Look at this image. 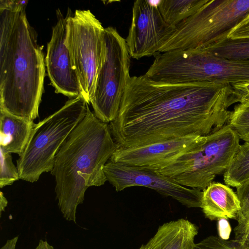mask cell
I'll return each instance as SVG.
<instances>
[{"label": "cell", "instance_id": "obj_18", "mask_svg": "<svg viewBox=\"0 0 249 249\" xmlns=\"http://www.w3.org/2000/svg\"><path fill=\"white\" fill-rule=\"evenodd\" d=\"M225 183L238 187L249 181V142L239 145L223 173Z\"/></svg>", "mask_w": 249, "mask_h": 249}, {"label": "cell", "instance_id": "obj_12", "mask_svg": "<svg viewBox=\"0 0 249 249\" xmlns=\"http://www.w3.org/2000/svg\"><path fill=\"white\" fill-rule=\"evenodd\" d=\"M205 136H187L144 146H118L109 160L152 171L160 169L203 143Z\"/></svg>", "mask_w": 249, "mask_h": 249}, {"label": "cell", "instance_id": "obj_20", "mask_svg": "<svg viewBox=\"0 0 249 249\" xmlns=\"http://www.w3.org/2000/svg\"><path fill=\"white\" fill-rule=\"evenodd\" d=\"M239 139L249 142V103H239L230 112L227 124Z\"/></svg>", "mask_w": 249, "mask_h": 249}, {"label": "cell", "instance_id": "obj_5", "mask_svg": "<svg viewBox=\"0 0 249 249\" xmlns=\"http://www.w3.org/2000/svg\"><path fill=\"white\" fill-rule=\"evenodd\" d=\"M239 139L226 124L207 135L205 142L198 147L154 171L183 186L203 191L216 176L224 173L240 145Z\"/></svg>", "mask_w": 249, "mask_h": 249}, {"label": "cell", "instance_id": "obj_1", "mask_svg": "<svg viewBox=\"0 0 249 249\" xmlns=\"http://www.w3.org/2000/svg\"><path fill=\"white\" fill-rule=\"evenodd\" d=\"M233 88L217 83H164L130 76L116 118L109 124L125 148L205 136L227 124L237 103Z\"/></svg>", "mask_w": 249, "mask_h": 249}, {"label": "cell", "instance_id": "obj_10", "mask_svg": "<svg viewBox=\"0 0 249 249\" xmlns=\"http://www.w3.org/2000/svg\"><path fill=\"white\" fill-rule=\"evenodd\" d=\"M104 171L107 181L117 192L132 186L145 187L188 208H201L202 191L183 186L173 178L151 170L108 160Z\"/></svg>", "mask_w": 249, "mask_h": 249}, {"label": "cell", "instance_id": "obj_2", "mask_svg": "<svg viewBox=\"0 0 249 249\" xmlns=\"http://www.w3.org/2000/svg\"><path fill=\"white\" fill-rule=\"evenodd\" d=\"M25 10H0V110L30 121L38 116L45 62Z\"/></svg>", "mask_w": 249, "mask_h": 249}, {"label": "cell", "instance_id": "obj_15", "mask_svg": "<svg viewBox=\"0 0 249 249\" xmlns=\"http://www.w3.org/2000/svg\"><path fill=\"white\" fill-rule=\"evenodd\" d=\"M201 208L210 220L237 219L241 209L236 194L229 186L213 182L202 191Z\"/></svg>", "mask_w": 249, "mask_h": 249}, {"label": "cell", "instance_id": "obj_31", "mask_svg": "<svg viewBox=\"0 0 249 249\" xmlns=\"http://www.w3.org/2000/svg\"><path fill=\"white\" fill-rule=\"evenodd\" d=\"M248 225H249V219L248 220V221L242 226L240 227H235V228H234V230H238V229H240L241 228H242L246 226H248Z\"/></svg>", "mask_w": 249, "mask_h": 249}, {"label": "cell", "instance_id": "obj_13", "mask_svg": "<svg viewBox=\"0 0 249 249\" xmlns=\"http://www.w3.org/2000/svg\"><path fill=\"white\" fill-rule=\"evenodd\" d=\"M56 15L57 22L47 44L45 66L55 92L70 99L81 96V89L66 45L67 18L59 9Z\"/></svg>", "mask_w": 249, "mask_h": 249}, {"label": "cell", "instance_id": "obj_19", "mask_svg": "<svg viewBox=\"0 0 249 249\" xmlns=\"http://www.w3.org/2000/svg\"><path fill=\"white\" fill-rule=\"evenodd\" d=\"M227 36L202 50L229 59L249 61V38L231 39Z\"/></svg>", "mask_w": 249, "mask_h": 249}, {"label": "cell", "instance_id": "obj_14", "mask_svg": "<svg viewBox=\"0 0 249 249\" xmlns=\"http://www.w3.org/2000/svg\"><path fill=\"white\" fill-rule=\"evenodd\" d=\"M198 231V227L187 219L168 222L139 249H193Z\"/></svg>", "mask_w": 249, "mask_h": 249}, {"label": "cell", "instance_id": "obj_24", "mask_svg": "<svg viewBox=\"0 0 249 249\" xmlns=\"http://www.w3.org/2000/svg\"><path fill=\"white\" fill-rule=\"evenodd\" d=\"M228 38H249V14L227 34Z\"/></svg>", "mask_w": 249, "mask_h": 249}, {"label": "cell", "instance_id": "obj_22", "mask_svg": "<svg viewBox=\"0 0 249 249\" xmlns=\"http://www.w3.org/2000/svg\"><path fill=\"white\" fill-rule=\"evenodd\" d=\"M193 249H239L233 240H227L216 236H209L195 243Z\"/></svg>", "mask_w": 249, "mask_h": 249}, {"label": "cell", "instance_id": "obj_7", "mask_svg": "<svg viewBox=\"0 0 249 249\" xmlns=\"http://www.w3.org/2000/svg\"><path fill=\"white\" fill-rule=\"evenodd\" d=\"M130 55L125 39L112 27L104 28L94 91V114L109 124L117 117L129 78Z\"/></svg>", "mask_w": 249, "mask_h": 249}, {"label": "cell", "instance_id": "obj_26", "mask_svg": "<svg viewBox=\"0 0 249 249\" xmlns=\"http://www.w3.org/2000/svg\"><path fill=\"white\" fill-rule=\"evenodd\" d=\"M28 0H0V10H7L13 12H18L25 10Z\"/></svg>", "mask_w": 249, "mask_h": 249}, {"label": "cell", "instance_id": "obj_25", "mask_svg": "<svg viewBox=\"0 0 249 249\" xmlns=\"http://www.w3.org/2000/svg\"><path fill=\"white\" fill-rule=\"evenodd\" d=\"M235 241L240 249H249V225L234 230Z\"/></svg>", "mask_w": 249, "mask_h": 249}, {"label": "cell", "instance_id": "obj_27", "mask_svg": "<svg viewBox=\"0 0 249 249\" xmlns=\"http://www.w3.org/2000/svg\"><path fill=\"white\" fill-rule=\"evenodd\" d=\"M232 87L235 92L237 103H249V83L235 84Z\"/></svg>", "mask_w": 249, "mask_h": 249}, {"label": "cell", "instance_id": "obj_6", "mask_svg": "<svg viewBox=\"0 0 249 249\" xmlns=\"http://www.w3.org/2000/svg\"><path fill=\"white\" fill-rule=\"evenodd\" d=\"M249 14V0H206L192 16L175 27L159 53L202 50L212 45Z\"/></svg>", "mask_w": 249, "mask_h": 249}, {"label": "cell", "instance_id": "obj_30", "mask_svg": "<svg viewBox=\"0 0 249 249\" xmlns=\"http://www.w3.org/2000/svg\"><path fill=\"white\" fill-rule=\"evenodd\" d=\"M8 204V201L2 192L0 193V213L1 215L2 212L4 211Z\"/></svg>", "mask_w": 249, "mask_h": 249}, {"label": "cell", "instance_id": "obj_11", "mask_svg": "<svg viewBox=\"0 0 249 249\" xmlns=\"http://www.w3.org/2000/svg\"><path fill=\"white\" fill-rule=\"evenodd\" d=\"M175 28L164 21L157 3L147 0L135 1L125 39L131 57L139 59L159 53Z\"/></svg>", "mask_w": 249, "mask_h": 249}, {"label": "cell", "instance_id": "obj_16", "mask_svg": "<svg viewBox=\"0 0 249 249\" xmlns=\"http://www.w3.org/2000/svg\"><path fill=\"white\" fill-rule=\"evenodd\" d=\"M0 150L20 156L25 150L36 124L0 110Z\"/></svg>", "mask_w": 249, "mask_h": 249}, {"label": "cell", "instance_id": "obj_21", "mask_svg": "<svg viewBox=\"0 0 249 249\" xmlns=\"http://www.w3.org/2000/svg\"><path fill=\"white\" fill-rule=\"evenodd\" d=\"M0 151V187L12 184L19 179L17 167L14 165L11 154Z\"/></svg>", "mask_w": 249, "mask_h": 249}, {"label": "cell", "instance_id": "obj_9", "mask_svg": "<svg viewBox=\"0 0 249 249\" xmlns=\"http://www.w3.org/2000/svg\"><path fill=\"white\" fill-rule=\"evenodd\" d=\"M169 72L176 83H249V61L231 60L205 50L179 49L171 56Z\"/></svg>", "mask_w": 249, "mask_h": 249}, {"label": "cell", "instance_id": "obj_28", "mask_svg": "<svg viewBox=\"0 0 249 249\" xmlns=\"http://www.w3.org/2000/svg\"><path fill=\"white\" fill-rule=\"evenodd\" d=\"M18 238V236H17L12 239H8L0 249H16Z\"/></svg>", "mask_w": 249, "mask_h": 249}, {"label": "cell", "instance_id": "obj_29", "mask_svg": "<svg viewBox=\"0 0 249 249\" xmlns=\"http://www.w3.org/2000/svg\"><path fill=\"white\" fill-rule=\"evenodd\" d=\"M35 249H55L54 247L50 245L46 240H40L37 246Z\"/></svg>", "mask_w": 249, "mask_h": 249}, {"label": "cell", "instance_id": "obj_4", "mask_svg": "<svg viewBox=\"0 0 249 249\" xmlns=\"http://www.w3.org/2000/svg\"><path fill=\"white\" fill-rule=\"evenodd\" d=\"M81 96L70 98L59 110L36 124L30 141L17 161L19 179L34 182L51 172L61 145L87 113Z\"/></svg>", "mask_w": 249, "mask_h": 249}, {"label": "cell", "instance_id": "obj_17", "mask_svg": "<svg viewBox=\"0 0 249 249\" xmlns=\"http://www.w3.org/2000/svg\"><path fill=\"white\" fill-rule=\"evenodd\" d=\"M206 0H161L157 3L164 21L176 27L195 14Z\"/></svg>", "mask_w": 249, "mask_h": 249}, {"label": "cell", "instance_id": "obj_3", "mask_svg": "<svg viewBox=\"0 0 249 249\" xmlns=\"http://www.w3.org/2000/svg\"><path fill=\"white\" fill-rule=\"evenodd\" d=\"M118 147L109 124L97 118L89 107L60 147L51 172L58 206L67 220L76 223L77 208L87 189L107 181L104 168Z\"/></svg>", "mask_w": 249, "mask_h": 249}, {"label": "cell", "instance_id": "obj_23", "mask_svg": "<svg viewBox=\"0 0 249 249\" xmlns=\"http://www.w3.org/2000/svg\"><path fill=\"white\" fill-rule=\"evenodd\" d=\"M236 188V193L240 200L241 206L237 218L238 224L236 227H240L249 219V181Z\"/></svg>", "mask_w": 249, "mask_h": 249}, {"label": "cell", "instance_id": "obj_8", "mask_svg": "<svg viewBox=\"0 0 249 249\" xmlns=\"http://www.w3.org/2000/svg\"><path fill=\"white\" fill-rule=\"evenodd\" d=\"M66 45L78 79L81 96L89 105L94 91L104 28L89 10L67 15Z\"/></svg>", "mask_w": 249, "mask_h": 249}]
</instances>
